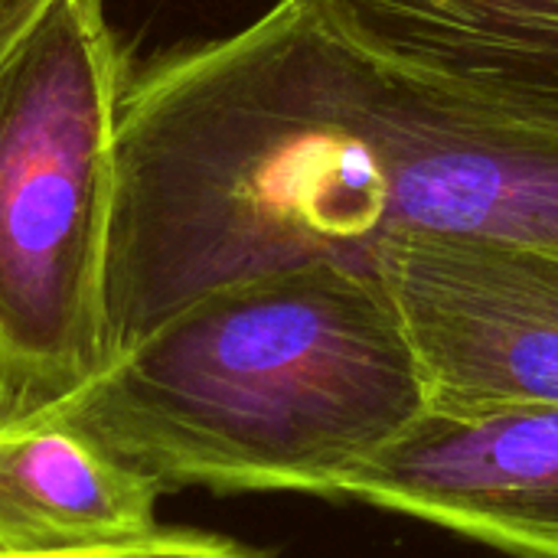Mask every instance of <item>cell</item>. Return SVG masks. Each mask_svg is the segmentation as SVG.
<instances>
[{
    "instance_id": "cell-7",
    "label": "cell",
    "mask_w": 558,
    "mask_h": 558,
    "mask_svg": "<svg viewBox=\"0 0 558 558\" xmlns=\"http://www.w3.org/2000/svg\"><path fill=\"white\" fill-rule=\"evenodd\" d=\"M160 494L59 422L0 425V556L141 539L157 530Z\"/></svg>"
},
{
    "instance_id": "cell-2",
    "label": "cell",
    "mask_w": 558,
    "mask_h": 558,
    "mask_svg": "<svg viewBox=\"0 0 558 558\" xmlns=\"http://www.w3.org/2000/svg\"><path fill=\"white\" fill-rule=\"evenodd\" d=\"M425 409L383 275L314 262L190 301L36 418L160 490L333 497Z\"/></svg>"
},
{
    "instance_id": "cell-4",
    "label": "cell",
    "mask_w": 558,
    "mask_h": 558,
    "mask_svg": "<svg viewBox=\"0 0 558 558\" xmlns=\"http://www.w3.org/2000/svg\"><path fill=\"white\" fill-rule=\"evenodd\" d=\"M376 268L415 347L428 409L558 405V242L409 232Z\"/></svg>"
},
{
    "instance_id": "cell-3",
    "label": "cell",
    "mask_w": 558,
    "mask_h": 558,
    "mask_svg": "<svg viewBox=\"0 0 558 558\" xmlns=\"http://www.w3.org/2000/svg\"><path fill=\"white\" fill-rule=\"evenodd\" d=\"M128 78L105 0H52L0 62V425L43 415L114 360Z\"/></svg>"
},
{
    "instance_id": "cell-6",
    "label": "cell",
    "mask_w": 558,
    "mask_h": 558,
    "mask_svg": "<svg viewBox=\"0 0 558 558\" xmlns=\"http://www.w3.org/2000/svg\"><path fill=\"white\" fill-rule=\"evenodd\" d=\"M360 56L558 131V0H291Z\"/></svg>"
},
{
    "instance_id": "cell-8",
    "label": "cell",
    "mask_w": 558,
    "mask_h": 558,
    "mask_svg": "<svg viewBox=\"0 0 558 558\" xmlns=\"http://www.w3.org/2000/svg\"><path fill=\"white\" fill-rule=\"evenodd\" d=\"M0 558H265L232 539L190 533V530H154L141 539L124 543H101V546H78V549H56V553H33V556Z\"/></svg>"
},
{
    "instance_id": "cell-1",
    "label": "cell",
    "mask_w": 558,
    "mask_h": 558,
    "mask_svg": "<svg viewBox=\"0 0 558 558\" xmlns=\"http://www.w3.org/2000/svg\"><path fill=\"white\" fill-rule=\"evenodd\" d=\"M108 255L114 353L190 301L409 232L558 242V131L425 88L291 0L128 78Z\"/></svg>"
},
{
    "instance_id": "cell-9",
    "label": "cell",
    "mask_w": 558,
    "mask_h": 558,
    "mask_svg": "<svg viewBox=\"0 0 558 558\" xmlns=\"http://www.w3.org/2000/svg\"><path fill=\"white\" fill-rule=\"evenodd\" d=\"M52 0H0V62L20 46Z\"/></svg>"
},
{
    "instance_id": "cell-5",
    "label": "cell",
    "mask_w": 558,
    "mask_h": 558,
    "mask_svg": "<svg viewBox=\"0 0 558 558\" xmlns=\"http://www.w3.org/2000/svg\"><path fill=\"white\" fill-rule=\"evenodd\" d=\"M333 497L445 526L517 558H558V405L425 409Z\"/></svg>"
}]
</instances>
